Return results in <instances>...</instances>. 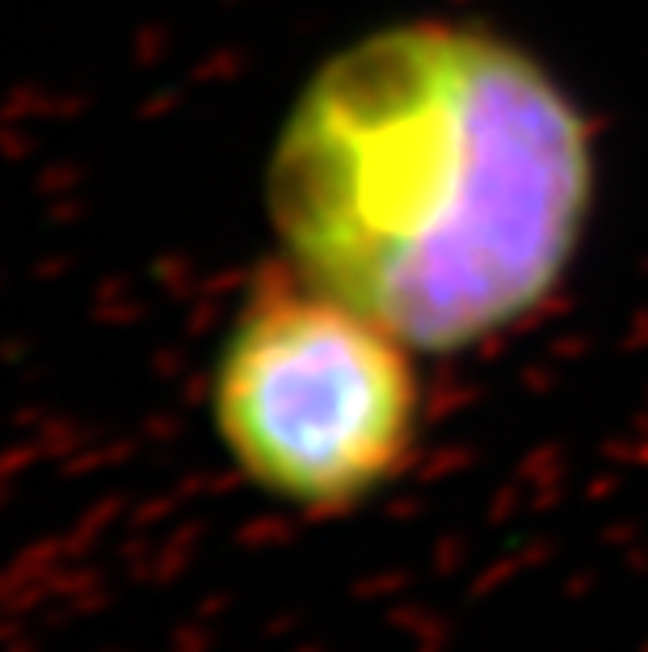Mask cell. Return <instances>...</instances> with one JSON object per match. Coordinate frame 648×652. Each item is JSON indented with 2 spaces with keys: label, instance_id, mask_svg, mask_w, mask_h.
I'll list each match as a JSON object with an SVG mask.
<instances>
[{
  "label": "cell",
  "instance_id": "1",
  "mask_svg": "<svg viewBox=\"0 0 648 652\" xmlns=\"http://www.w3.org/2000/svg\"><path fill=\"white\" fill-rule=\"evenodd\" d=\"M287 266L417 353L531 321L594 202V143L540 59L451 22L375 30L291 106L270 173Z\"/></svg>",
  "mask_w": 648,
  "mask_h": 652
},
{
  "label": "cell",
  "instance_id": "2",
  "mask_svg": "<svg viewBox=\"0 0 648 652\" xmlns=\"http://www.w3.org/2000/svg\"><path fill=\"white\" fill-rule=\"evenodd\" d=\"M413 346L299 270H266L223 333L211 426L266 501L342 517L408 471L421 438Z\"/></svg>",
  "mask_w": 648,
  "mask_h": 652
}]
</instances>
